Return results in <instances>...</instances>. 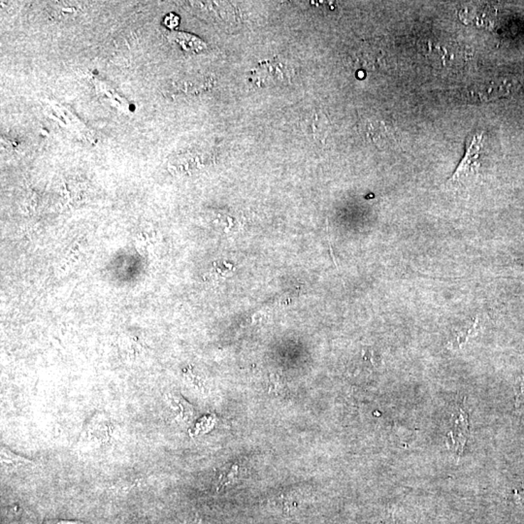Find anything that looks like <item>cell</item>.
I'll return each mask as SVG.
<instances>
[{"label":"cell","instance_id":"1","mask_svg":"<svg viewBox=\"0 0 524 524\" xmlns=\"http://www.w3.org/2000/svg\"><path fill=\"white\" fill-rule=\"evenodd\" d=\"M86 441L95 446H102L110 441L113 434V426L111 420L103 413H96L95 416L88 420L85 429Z\"/></svg>","mask_w":524,"mask_h":524},{"label":"cell","instance_id":"2","mask_svg":"<svg viewBox=\"0 0 524 524\" xmlns=\"http://www.w3.org/2000/svg\"><path fill=\"white\" fill-rule=\"evenodd\" d=\"M481 141H483V135L481 134L475 135L472 138L470 144L467 146L465 155L462 158L461 163H459L458 167L456 168V172L454 173L449 181H457L461 177L465 176L467 173L473 170L475 163H476L479 157Z\"/></svg>","mask_w":524,"mask_h":524},{"label":"cell","instance_id":"3","mask_svg":"<svg viewBox=\"0 0 524 524\" xmlns=\"http://www.w3.org/2000/svg\"><path fill=\"white\" fill-rule=\"evenodd\" d=\"M170 409L175 414V419L181 424H189L194 417V408L189 402L185 401L180 394H168L167 397Z\"/></svg>","mask_w":524,"mask_h":524},{"label":"cell","instance_id":"4","mask_svg":"<svg viewBox=\"0 0 524 524\" xmlns=\"http://www.w3.org/2000/svg\"><path fill=\"white\" fill-rule=\"evenodd\" d=\"M170 41L174 42L177 45L181 47L185 52H192V53H199V52L205 50L207 48L205 42L202 41L199 37L192 36V34L185 33V32L171 31L167 34Z\"/></svg>","mask_w":524,"mask_h":524},{"label":"cell","instance_id":"5","mask_svg":"<svg viewBox=\"0 0 524 524\" xmlns=\"http://www.w3.org/2000/svg\"><path fill=\"white\" fill-rule=\"evenodd\" d=\"M0 456H1L2 466L7 469H11V470L12 469L29 468V467L36 465L31 459L15 454L14 452H12L11 449L6 446H3V445H1Z\"/></svg>","mask_w":524,"mask_h":524},{"label":"cell","instance_id":"6","mask_svg":"<svg viewBox=\"0 0 524 524\" xmlns=\"http://www.w3.org/2000/svg\"><path fill=\"white\" fill-rule=\"evenodd\" d=\"M479 320L478 318H475L473 323H472V325L470 326H468L466 330H462L461 332H459L458 334L456 335V337H454V342H452L454 347H459V346H461L462 344L465 343L466 341L468 340V338H470L472 337V336L477 334L479 331Z\"/></svg>","mask_w":524,"mask_h":524},{"label":"cell","instance_id":"7","mask_svg":"<svg viewBox=\"0 0 524 524\" xmlns=\"http://www.w3.org/2000/svg\"><path fill=\"white\" fill-rule=\"evenodd\" d=\"M516 397L520 398V399L524 397V373L516 380Z\"/></svg>","mask_w":524,"mask_h":524},{"label":"cell","instance_id":"8","mask_svg":"<svg viewBox=\"0 0 524 524\" xmlns=\"http://www.w3.org/2000/svg\"><path fill=\"white\" fill-rule=\"evenodd\" d=\"M164 24L169 29H174L179 24V18L174 14H169L165 17Z\"/></svg>","mask_w":524,"mask_h":524},{"label":"cell","instance_id":"9","mask_svg":"<svg viewBox=\"0 0 524 524\" xmlns=\"http://www.w3.org/2000/svg\"><path fill=\"white\" fill-rule=\"evenodd\" d=\"M511 495H513L514 501L516 502V503L523 504L524 503V488H516L514 489L513 493H511Z\"/></svg>","mask_w":524,"mask_h":524},{"label":"cell","instance_id":"10","mask_svg":"<svg viewBox=\"0 0 524 524\" xmlns=\"http://www.w3.org/2000/svg\"><path fill=\"white\" fill-rule=\"evenodd\" d=\"M44 524H83V523H79V521L59 520V521H47V523Z\"/></svg>","mask_w":524,"mask_h":524},{"label":"cell","instance_id":"11","mask_svg":"<svg viewBox=\"0 0 524 524\" xmlns=\"http://www.w3.org/2000/svg\"><path fill=\"white\" fill-rule=\"evenodd\" d=\"M131 524H147L146 523H142V521H136V523H133Z\"/></svg>","mask_w":524,"mask_h":524}]
</instances>
